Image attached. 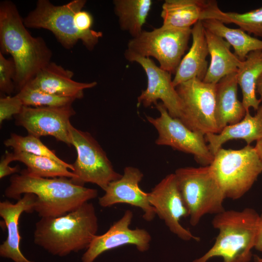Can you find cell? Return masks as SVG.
Wrapping results in <instances>:
<instances>
[{
    "label": "cell",
    "mask_w": 262,
    "mask_h": 262,
    "mask_svg": "<svg viewBox=\"0 0 262 262\" xmlns=\"http://www.w3.org/2000/svg\"><path fill=\"white\" fill-rule=\"evenodd\" d=\"M124 56L128 61L138 63L147 75V86L138 97L137 106L148 107L155 105L158 100H161L169 114L172 117L180 119L182 115V102L173 85L171 74L158 66L150 58L126 52Z\"/></svg>",
    "instance_id": "7c38bea8"
},
{
    "label": "cell",
    "mask_w": 262,
    "mask_h": 262,
    "mask_svg": "<svg viewBox=\"0 0 262 262\" xmlns=\"http://www.w3.org/2000/svg\"><path fill=\"white\" fill-rule=\"evenodd\" d=\"M133 213L127 210L121 218L115 222L104 234L96 235L82 257V262H94L102 253L125 245H133L140 252L150 247L151 237L145 229H131Z\"/></svg>",
    "instance_id": "9a60e30c"
},
{
    "label": "cell",
    "mask_w": 262,
    "mask_h": 262,
    "mask_svg": "<svg viewBox=\"0 0 262 262\" xmlns=\"http://www.w3.org/2000/svg\"><path fill=\"white\" fill-rule=\"evenodd\" d=\"M153 2L151 0H114V10L120 29L135 37L143 31Z\"/></svg>",
    "instance_id": "484cf974"
},
{
    "label": "cell",
    "mask_w": 262,
    "mask_h": 262,
    "mask_svg": "<svg viewBox=\"0 0 262 262\" xmlns=\"http://www.w3.org/2000/svg\"><path fill=\"white\" fill-rule=\"evenodd\" d=\"M192 43L183 57L172 80L176 88L180 84L194 78L203 81L208 69L207 57L209 54L205 29L201 21L192 28Z\"/></svg>",
    "instance_id": "ffe728a7"
},
{
    "label": "cell",
    "mask_w": 262,
    "mask_h": 262,
    "mask_svg": "<svg viewBox=\"0 0 262 262\" xmlns=\"http://www.w3.org/2000/svg\"><path fill=\"white\" fill-rule=\"evenodd\" d=\"M260 214L253 209L225 210L215 214L212 223L218 230L213 245L193 262H208L221 257L222 262H249L252 257Z\"/></svg>",
    "instance_id": "277c9868"
},
{
    "label": "cell",
    "mask_w": 262,
    "mask_h": 262,
    "mask_svg": "<svg viewBox=\"0 0 262 262\" xmlns=\"http://www.w3.org/2000/svg\"><path fill=\"white\" fill-rule=\"evenodd\" d=\"M222 22L235 24L248 34L262 38V6L244 13L223 12Z\"/></svg>",
    "instance_id": "f546056e"
},
{
    "label": "cell",
    "mask_w": 262,
    "mask_h": 262,
    "mask_svg": "<svg viewBox=\"0 0 262 262\" xmlns=\"http://www.w3.org/2000/svg\"><path fill=\"white\" fill-rule=\"evenodd\" d=\"M143 177L138 168L126 166L121 178L108 185L104 190L105 194L98 198V204L102 207L118 203L130 204L140 208L144 212L143 218L147 221H151L156 213L149 202L148 193L139 186Z\"/></svg>",
    "instance_id": "2e32d148"
},
{
    "label": "cell",
    "mask_w": 262,
    "mask_h": 262,
    "mask_svg": "<svg viewBox=\"0 0 262 262\" xmlns=\"http://www.w3.org/2000/svg\"><path fill=\"white\" fill-rule=\"evenodd\" d=\"M16 67L12 58L7 59L0 52V91L9 96L16 89Z\"/></svg>",
    "instance_id": "4dcf8cb0"
},
{
    "label": "cell",
    "mask_w": 262,
    "mask_h": 262,
    "mask_svg": "<svg viewBox=\"0 0 262 262\" xmlns=\"http://www.w3.org/2000/svg\"><path fill=\"white\" fill-rule=\"evenodd\" d=\"M68 129L71 145L77 153L72 164L76 178L71 179L75 184L84 186L92 183L104 191L111 182L121 178L122 175L115 170L106 153L89 132L75 128L71 123Z\"/></svg>",
    "instance_id": "9c48e42d"
},
{
    "label": "cell",
    "mask_w": 262,
    "mask_h": 262,
    "mask_svg": "<svg viewBox=\"0 0 262 262\" xmlns=\"http://www.w3.org/2000/svg\"><path fill=\"white\" fill-rule=\"evenodd\" d=\"M4 145L10 147L14 152H26L38 156L49 157L56 162L67 166L72 171L74 167L72 164H68L45 146L39 138L28 134L23 136L15 133L11 134L10 137L4 141Z\"/></svg>",
    "instance_id": "83f0119b"
},
{
    "label": "cell",
    "mask_w": 262,
    "mask_h": 262,
    "mask_svg": "<svg viewBox=\"0 0 262 262\" xmlns=\"http://www.w3.org/2000/svg\"><path fill=\"white\" fill-rule=\"evenodd\" d=\"M254 147L260 158L262 161V139L256 142V145Z\"/></svg>",
    "instance_id": "8d00e7d4"
},
{
    "label": "cell",
    "mask_w": 262,
    "mask_h": 262,
    "mask_svg": "<svg viewBox=\"0 0 262 262\" xmlns=\"http://www.w3.org/2000/svg\"><path fill=\"white\" fill-rule=\"evenodd\" d=\"M24 106L33 107H59L72 105L75 98L50 94L25 85L16 94Z\"/></svg>",
    "instance_id": "f1b7e54d"
},
{
    "label": "cell",
    "mask_w": 262,
    "mask_h": 262,
    "mask_svg": "<svg viewBox=\"0 0 262 262\" xmlns=\"http://www.w3.org/2000/svg\"><path fill=\"white\" fill-rule=\"evenodd\" d=\"M209 142V148L214 155L227 141L242 139L247 145L262 139V104L252 116L249 110L246 111L244 117L239 122L225 127L219 133H208L205 135Z\"/></svg>",
    "instance_id": "7402d4cb"
},
{
    "label": "cell",
    "mask_w": 262,
    "mask_h": 262,
    "mask_svg": "<svg viewBox=\"0 0 262 262\" xmlns=\"http://www.w3.org/2000/svg\"><path fill=\"white\" fill-rule=\"evenodd\" d=\"M9 180L4 196L18 200L22 194H34L36 199L34 211L41 218L65 215L98 196L96 189L76 184L70 178L36 177L25 169L13 174Z\"/></svg>",
    "instance_id": "7a4b0ae2"
},
{
    "label": "cell",
    "mask_w": 262,
    "mask_h": 262,
    "mask_svg": "<svg viewBox=\"0 0 262 262\" xmlns=\"http://www.w3.org/2000/svg\"><path fill=\"white\" fill-rule=\"evenodd\" d=\"M24 105L16 95L14 96H7L0 98V123L1 124L5 120H8L19 114Z\"/></svg>",
    "instance_id": "1f68e13d"
},
{
    "label": "cell",
    "mask_w": 262,
    "mask_h": 262,
    "mask_svg": "<svg viewBox=\"0 0 262 262\" xmlns=\"http://www.w3.org/2000/svg\"><path fill=\"white\" fill-rule=\"evenodd\" d=\"M262 74V50L250 52L242 61L236 72L238 85L242 93V103L246 110L257 111L262 102L256 97L257 82Z\"/></svg>",
    "instance_id": "cb8c5ba5"
},
{
    "label": "cell",
    "mask_w": 262,
    "mask_h": 262,
    "mask_svg": "<svg viewBox=\"0 0 262 262\" xmlns=\"http://www.w3.org/2000/svg\"><path fill=\"white\" fill-rule=\"evenodd\" d=\"M238 86L236 73L225 76L216 84L214 117L219 133L227 126L240 121L246 115L238 98Z\"/></svg>",
    "instance_id": "44dd1931"
},
{
    "label": "cell",
    "mask_w": 262,
    "mask_h": 262,
    "mask_svg": "<svg viewBox=\"0 0 262 262\" xmlns=\"http://www.w3.org/2000/svg\"><path fill=\"white\" fill-rule=\"evenodd\" d=\"M73 76V71L50 62L27 85L50 94L77 99L83 97L84 90L92 88L98 84L96 82L75 81Z\"/></svg>",
    "instance_id": "d6986e66"
},
{
    "label": "cell",
    "mask_w": 262,
    "mask_h": 262,
    "mask_svg": "<svg viewBox=\"0 0 262 262\" xmlns=\"http://www.w3.org/2000/svg\"><path fill=\"white\" fill-rule=\"evenodd\" d=\"M74 22L77 29L82 32L93 30V18L88 12L82 10L78 11L74 16Z\"/></svg>",
    "instance_id": "d6a6232c"
},
{
    "label": "cell",
    "mask_w": 262,
    "mask_h": 262,
    "mask_svg": "<svg viewBox=\"0 0 262 262\" xmlns=\"http://www.w3.org/2000/svg\"><path fill=\"white\" fill-rule=\"evenodd\" d=\"M256 93L260 95V99L262 102V74L259 78L256 86Z\"/></svg>",
    "instance_id": "d590c367"
},
{
    "label": "cell",
    "mask_w": 262,
    "mask_h": 262,
    "mask_svg": "<svg viewBox=\"0 0 262 262\" xmlns=\"http://www.w3.org/2000/svg\"><path fill=\"white\" fill-rule=\"evenodd\" d=\"M191 32V28L163 25L150 31L143 30L129 40L125 52L143 57H154L161 68L175 74L188 48Z\"/></svg>",
    "instance_id": "ba28073f"
},
{
    "label": "cell",
    "mask_w": 262,
    "mask_h": 262,
    "mask_svg": "<svg viewBox=\"0 0 262 262\" xmlns=\"http://www.w3.org/2000/svg\"><path fill=\"white\" fill-rule=\"evenodd\" d=\"M12 162L11 159V152H6L5 154L1 157L0 162V178L2 179L5 176L11 174H16L20 172V167L18 165L15 167L9 166L10 163Z\"/></svg>",
    "instance_id": "836d02e7"
},
{
    "label": "cell",
    "mask_w": 262,
    "mask_h": 262,
    "mask_svg": "<svg viewBox=\"0 0 262 262\" xmlns=\"http://www.w3.org/2000/svg\"><path fill=\"white\" fill-rule=\"evenodd\" d=\"M223 13L214 0H165L161 16L163 25L191 28L200 21L214 19L221 21Z\"/></svg>",
    "instance_id": "e0dca14e"
},
{
    "label": "cell",
    "mask_w": 262,
    "mask_h": 262,
    "mask_svg": "<svg viewBox=\"0 0 262 262\" xmlns=\"http://www.w3.org/2000/svg\"><path fill=\"white\" fill-rule=\"evenodd\" d=\"M211 62L203 80L216 84L225 76L236 73L241 61L230 50V45L223 38L205 29Z\"/></svg>",
    "instance_id": "603a6c76"
},
{
    "label": "cell",
    "mask_w": 262,
    "mask_h": 262,
    "mask_svg": "<svg viewBox=\"0 0 262 262\" xmlns=\"http://www.w3.org/2000/svg\"><path fill=\"white\" fill-rule=\"evenodd\" d=\"M0 52L10 54L14 61V83L18 92L50 62L52 56L44 39L33 36L28 32L11 0L0 3Z\"/></svg>",
    "instance_id": "6da1fadb"
},
{
    "label": "cell",
    "mask_w": 262,
    "mask_h": 262,
    "mask_svg": "<svg viewBox=\"0 0 262 262\" xmlns=\"http://www.w3.org/2000/svg\"><path fill=\"white\" fill-rule=\"evenodd\" d=\"M210 166L226 198L236 200L252 187L262 172V161L254 147L219 149Z\"/></svg>",
    "instance_id": "52a82bcc"
},
{
    "label": "cell",
    "mask_w": 262,
    "mask_h": 262,
    "mask_svg": "<svg viewBox=\"0 0 262 262\" xmlns=\"http://www.w3.org/2000/svg\"><path fill=\"white\" fill-rule=\"evenodd\" d=\"M205 29L223 38L234 50V54L241 61L245 60L251 51L262 50V40L252 37L240 28L228 27L217 19L201 21Z\"/></svg>",
    "instance_id": "d4e9b609"
},
{
    "label": "cell",
    "mask_w": 262,
    "mask_h": 262,
    "mask_svg": "<svg viewBox=\"0 0 262 262\" xmlns=\"http://www.w3.org/2000/svg\"><path fill=\"white\" fill-rule=\"evenodd\" d=\"M254 248L262 252V213L260 214Z\"/></svg>",
    "instance_id": "e575fe53"
},
{
    "label": "cell",
    "mask_w": 262,
    "mask_h": 262,
    "mask_svg": "<svg viewBox=\"0 0 262 262\" xmlns=\"http://www.w3.org/2000/svg\"><path fill=\"white\" fill-rule=\"evenodd\" d=\"M75 114L72 105L38 107L24 106L21 112L14 117L16 124L25 129L28 134L39 138L53 136L70 146L68 128L70 118Z\"/></svg>",
    "instance_id": "5bb4252c"
},
{
    "label": "cell",
    "mask_w": 262,
    "mask_h": 262,
    "mask_svg": "<svg viewBox=\"0 0 262 262\" xmlns=\"http://www.w3.org/2000/svg\"><path fill=\"white\" fill-rule=\"evenodd\" d=\"M98 229L95 208L87 202L65 215L41 218L35 224L33 242L53 255L64 257L87 249Z\"/></svg>",
    "instance_id": "3957f363"
},
{
    "label": "cell",
    "mask_w": 262,
    "mask_h": 262,
    "mask_svg": "<svg viewBox=\"0 0 262 262\" xmlns=\"http://www.w3.org/2000/svg\"><path fill=\"white\" fill-rule=\"evenodd\" d=\"M174 174L191 226H196L205 215L225 210V195L210 165L181 167Z\"/></svg>",
    "instance_id": "8992f818"
},
{
    "label": "cell",
    "mask_w": 262,
    "mask_h": 262,
    "mask_svg": "<svg viewBox=\"0 0 262 262\" xmlns=\"http://www.w3.org/2000/svg\"><path fill=\"white\" fill-rule=\"evenodd\" d=\"M148 199L159 218L164 221L170 231L184 241H199L180 224V219L189 217L188 210L180 191L174 173L167 175L151 191Z\"/></svg>",
    "instance_id": "4fadbf2b"
},
{
    "label": "cell",
    "mask_w": 262,
    "mask_h": 262,
    "mask_svg": "<svg viewBox=\"0 0 262 262\" xmlns=\"http://www.w3.org/2000/svg\"><path fill=\"white\" fill-rule=\"evenodd\" d=\"M12 162L17 161L26 166V172L31 175L47 178H76L69 168L56 161L46 156H38L26 152H11Z\"/></svg>",
    "instance_id": "4316f807"
},
{
    "label": "cell",
    "mask_w": 262,
    "mask_h": 262,
    "mask_svg": "<svg viewBox=\"0 0 262 262\" xmlns=\"http://www.w3.org/2000/svg\"><path fill=\"white\" fill-rule=\"evenodd\" d=\"M155 105L160 115L157 117L146 115V117L157 131L155 144L192 154L202 166L210 165L214 155L206 144L205 135L191 130L180 119L172 117L162 102Z\"/></svg>",
    "instance_id": "8fae6325"
},
{
    "label": "cell",
    "mask_w": 262,
    "mask_h": 262,
    "mask_svg": "<svg viewBox=\"0 0 262 262\" xmlns=\"http://www.w3.org/2000/svg\"><path fill=\"white\" fill-rule=\"evenodd\" d=\"M85 0H73L56 5L48 0H38L33 10L23 18L26 28L44 29L50 31L66 49H72L81 40L89 50H92L103 36L101 32L94 30L82 32L78 30L74 16L82 10Z\"/></svg>",
    "instance_id": "5b68a950"
},
{
    "label": "cell",
    "mask_w": 262,
    "mask_h": 262,
    "mask_svg": "<svg viewBox=\"0 0 262 262\" xmlns=\"http://www.w3.org/2000/svg\"><path fill=\"white\" fill-rule=\"evenodd\" d=\"M36 196L26 193L13 204L8 200L0 202V216L3 219L7 229V237L0 245V256L11 259L14 262H34L27 259L20 249L21 237L19 231V219L23 212L32 213Z\"/></svg>",
    "instance_id": "ac0fdd59"
},
{
    "label": "cell",
    "mask_w": 262,
    "mask_h": 262,
    "mask_svg": "<svg viewBox=\"0 0 262 262\" xmlns=\"http://www.w3.org/2000/svg\"><path fill=\"white\" fill-rule=\"evenodd\" d=\"M176 89L182 105L180 120L191 130L205 135L218 133L214 117L216 84L194 78Z\"/></svg>",
    "instance_id": "30bf717a"
},
{
    "label": "cell",
    "mask_w": 262,
    "mask_h": 262,
    "mask_svg": "<svg viewBox=\"0 0 262 262\" xmlns=\"http://www.w3.org/2000/svg\"><path fill=\"white\" fill-rule=\"evenodd\" d=\"M254 262H262V257H260L257 255L254 256Z\"/></svg>",
    "instance_id": "74e56055"
}]
</instances>
